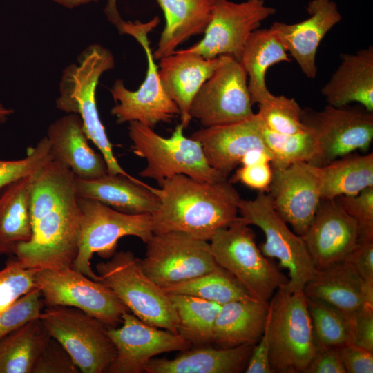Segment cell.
<instances>
[{"label": "cell", "mask_w": 373, "mask_h": 373, "mask_svg": "<svg viewBox=\"0 0 373 373\" xmlns=\"http://www.w3.org/2000/svg\"><path fill=\"white\" fill-rule=\"evenodd\" d=\"M75 180L68 167L54 160L33 176L30 194L32 237L13 254L23 267L42 269L73 266L82 216Z\"/></svg>", "instance_id": "1"}, {"label": "cell", "mask_w": 373, "mask_h": 373, "mask_svg": "<svg viewBox=\"0 0 373 373\" xmlns=\"http://www.w3.org/2000/svg\"><path fill=\"white\" fill-rule=\"evenodd\" d=\"M152 191L160 199L152 213L153 234L182 232L209 241L238 218L241 198L230 180L207 182L178 174Z\"/></svg>", "instance_id": "2"}, {"label": "cell", "mask_w": 373, "mask_h": 373, "mask_svg": "<svg viewBox=\"0 0 373 373\" xmlns=\"http://www.w3.org/2000/svg\"><path fill=\"white\" fill-rule=\"evenodd\" d=\"M114 66V57L108 48L99 44L88 46L78 57L77 63L63 70L56 106L66 113L80 116L89 140L98 148L106 161L108 173L135 179L115 157L97 106L96 90L99 79Z\"/></svg>", "instance_id": "3"}, {"label": "cell", "mask_w": 373, "mask_h": 373, "mask_svg": "<svg viewBox=\"0 0 373 373\" xmlns=\"http://www.w3.org/2000/svg\"><path fill=\"white\" fill-rule=\"evenodd\" d=\"M184 128L181 124H178L171 136L166 138L138 122H129L131 150L146 161L139 175L155 180L159 186L178 174L207 182L227 180L210 166L201 144L184 136Z\"/></svg>", "instance_id": "4"}, {"label": "cell", "mask_w": 373, "mask_h": 373, "mask_svg": "<svg viewBox=\"0 0 373 373\" xmlns=\"http://www.w3.org/2000/svg\"><path fill=\"white\" fill-rule=\"evenodd\" d=\"M267 322L274 372H304L316 345L303 291L279 288L269 300Z\"/></svg>", "instance_id": "5"}, {"label": "cell", "mask_w": 373, "mask_h": 373, "mask_svg": "<svg viewBox=\"0 0 373 373\" xmlns=\"http://www.w3.org/2000/svg\"><path fill=\"white\" fill-rule=\"evenodd\" d=\"M99 282L109 287L128 311L146 323L178 333L179 319L170 296L140 267L130 251H120L97 264Z\"/></svg>", "instance_id": "6"}, {"label": "cell", "mask_w": 373, "mask_h": 373, "mask_svg": "<svg viewBox=\"0 0 373 373\" xmlns=\"http://www.w3.org/2000/svg\"><path fill=\"white\" fill-rule=\"evenodd\" d=\"M216 263L229 272L256 300L269 302L288 283L260 251L249 225L236 220L209 241Z\"/></svg>", "instance_id": "7"}, {"label": "cell", "mask_w": 373, "mask_h": 373, "mask_svg": "<svg viewBox=\"0 0 373 373\" xmlns=\"http://www.w3.org/2000/svg\"><path fill=\"white\" fill-rule=\"evenodd\" d=\"M155 17L146 23L125 21L117 28L119 34L131 35L143 48L147 60L144 82L136 90L128 89L122 79H117L110 91L116 102L111 113L117 124L138 122L153 128L160 122H171L180 111L164 90L149 40V33L160 23Z\"/></svg>", "instance_id": "8"}, {"label": "cell", "mask_w": 373, "mask_h": 373, "mask_svg": "<svg viewBox=\"0 0 373 373\" xmlns=\"http://www.w3.org/2000/svg\"><path fill=\"white\" fill-rule=\"evenodd\" d=\"M78 200L82 216L78 251L72 267L98 281V275L91 268L93 254L111 258L118 240L128 236L137 237L146 244L153 235L151 216L121 212L95 200Z\"/></svg>", "instance_id": "9"}, {"label": "cell", "mask_w": 373, "mask_h": 373, "mask_svg": "<svg viewBox=\"0 0 373 373\" xmlns=\"http://www.w3.org/2000/svg\"><path fill=\"white\" fill-rule=\"evenodd\" d=\"M239 218L247 225H255L265 234L260 251L267 258H275L289 272L284 286L288 291L303 290L316 269L302 236L291 231L274 209L266 192L259 191L254 200H240Z\"/></svg>", "instance_id": "10"}, {"label": "cell", "mask_w": 373, "mask_h": 373, "mask_svg": "<svg viewBox=\"0 0 373 373\" xmlns=\"http://www.w3.org/2000/svg\"><path fill=\"white\" fill-rule=\"evenodd\" d=\"M39 319L68 353L80 372H106L116 348L99 320L71 307H46Z\"/></svg>", "instance_id": "11"}, {"label": "cell", "mask_w": 373, "mask_h": 373, "mask_svg": "<svg viewBox=\"0 0 373 373\" xmlns=\"http://www.w3.org/2000/svg\"><path fill=\"white\" fill-rule=\"evenodd\" d=\"M35 282L46 307L79 309L108 329L120 325L127 307L106 285L73 267L37 269Z\"/></svg>", "instance_id": "12"}, {"label": "cell", "mask_w": 373, "mask_h": 373, "mask_svg": "<svg viewBox=\"0 0 373 373\" xmlns=\"http://www.w3.org/2000/svg\"><path fill=\"white\" fill-rule=\"evenodd\" d=\"M302 122L316 139L318 152L310 164L318 167L358 151L365 152L373 140V112L361 105L303 108Z\"/></svg>", "instance_id": "13"}, {"label": "cell", "mask_w": 373, "mask_h": 373, "mask_svg": "<svg viewBox=\"0 0 373 373\" xmlns=\"http://www.w3.org/2000/svg\"><path fill=\"white\" fill-rule=\"evenodd\" d=\"M145 256L139 259L144 273L162 289L216 269L209 242L182 232L153 234Z\"/></svg>", "instance_id": "14"}, {"label": "cell", "mask_w": 373, "mask_h": 373, "mask_svg": "<svg viewBox=\"0 0 373 373\" xmlns=\"http://www.w3.org/2000/svg\"><path fill=\"white\" fill-rule=\"evenodd\" d=\"M276 12L274 8L265 5V0H247L241 3L215 0L204 37L188 48L177 50L208 59L227 55L240 62L250 35Z\"/></svg>", "instance_id": "15"}, {"label": "cell", "mask_w": 373, "mask_h": 373, "mask_svg": "<svg viewBox=\"0 0 373 373\" xmlns=\"http://www.w3.org/2000/svg\"><path fill=\"white\" fill-rule=\"evenodd\" d=\"M247 76L241 64L228 55L202 84L190 108L203 128L239 122L252 116Z\"/></svg>", "instance_id": "16"}, {"label": "cell", "mask_w": 373, "mask_h": 373, "mask_svg": "<svg viewBox=\"0 0 373 373\" xmlns=\"http://www.w3.org/2000/svg\"><path fill=\"white\" fill-rule=\"evenodd\" d=\"M149 325L136 316L125 312L121 325L107 329L116 348V356L108 373H142L155 356L191 348L180 334Z\"/></svg>", "instance_id": "17"}, {"label": "cell", "mask_w": 373, "mask_h": 373, "mask_svg": "<svg viewBox=\"0 0 373 373\" xmlns=\"http://www.w3.org/2000/svg\"><path fill=\"white\" fill-rule=\"evenodd\" d=\"M272 170L267 192L272 206L293 231L303 236L321 200L319 167L299 162Z\"/></svg>", "instance_id": "18"}, {"label": "cell", "mask_w": 373, "mask_h": 373, "mask_svg": "<svg viewBox=\"0 0 373 373\" xmlns=\"http://www.w3.org/2000/svg\"><path fill=\"white\" fill-rule=\"evenodd\" d=\"M302 238L316 269L346 260L361 240L356 221L335 200L323 198Z\"/></svg>", "instance_id": "19"}, {"label": "cell", "mask_w": 373, "mask_h": 373, "mask_svg": "<svg viewBox=\"0 0 373 373\" xmlns=\"http://www.w3.org/2000/svg\"><path fill=\"white\" fill-rule=\"evenodd\" d=\"M190 137L201 144L210 166L226 178L249 151L271 153L264 142L262 122L258 113L239 122L202 128Z\"/></svg>", "instance_id": "20"}, {"label": "cell", "mask_w": 373, "mask_h": 373, "mask_svg": "<svg viewBox=\"0 0 373 373\" xmlns=\"http://www.w3.org/2000/svg\"><path fill=\"white\" fill-rule=\"evenodd\" d=\"M307 10L309 17L300 22L289 24L276 21L270 28L296 61L303 74L314 79L318 70L316 56L318 46L342 17L332 0H312Z\"/></svg>", "instance_id": "21"}, {"label": "cell", "mask_w": 373, "mask_h": 373, "mask_svg": "<svg viewBox=\"0 0 373 373\" xmlns=\"http://www.w3.org/2000/svg\"><path fill=\"white\" fill-rule=\"evenodd\" d=\"M227 55L204 58L194 53L177 50L160 59L158 68L162 86L177 105L181 124L186 128L192 119L190 108L202 84L226 59Z\"/></svg>", "instance_id": "22"}, {"label": "cell", "mask_w": 373, "mask_h": 373, "mask_svg": "<svg viewBox=\"0 0 373 373\" xmlns=\"http://www.w3.org/2000/svg\"><path fill=\"white\" fill-rule=\"evenodd\" d=\"M46 137L53 160L68 167L76 178L90 180L108 173L103 155L88 144L79 115L66 113L56 119L48 126Z\"/></svg>", "instance_id": "23"}, {"label": "cell", "mask_w": 373, "mask_h": 373, "mask_svg": "<svg viewBox=\"0 0 373 373\" xmlns=\"http://www.w3.org/2000/svg\"><path fill=\"white\" fill-rule=\"evenodd\" d=\"M303 291L307 298L352 316L365 306L373 307V283L364 282L347 261L316 269Z\"/></svg>", "instance_id": "24"}, {"label": "cell", "mask_w": 373, "mask_h": 373, "mask_svg": "<svg viewBox=\"0 0 373 373\" xmlns=\"http://www.w3.org/2000/svg\"><path fill=\"white\" fill-rule=\"evenodd\" d=\"M75 184L79 198L99 201L124 213L151 215L160 205L152 186L120 174L106 173L90 180L75 177Z\"/></svg>", "instance_id": "25"}, {"label": "cell", "mask_w": 373, "mask_h": 373, "mask_svg": "<svg viewBox=\"0 0 373 373\" xmlns=\"http://www.w3.org/2000/svg\"><path fill=\"white\" fill-rule=\"evenodd\" d=\"M341 63L321 89L328 105L339 107L352 102L373 112V47L341 55Z\"/></svg>", "instance_id": "26"}, {"label": "cell", "mask_w": 373, "mask_h": 373, "mask_svg": "<svg viewBox=\"0 0 373 373\" xmlns=\"http://www.w3.org/2000/svg\"><path fill=\"white\" fill-rule=\"evenodd\" d=\"M255 345L229 348L196 347L174 358H152L146 373H238L245 370Z\"/></svg>", "instance_id": "27"}, {"label": "cell", "mask_w": 373, "mask_h": 373, "mask_svg": "<svg viewBox=\"0 0 373 373\" xmlns=\"http://www.w3.org/2000/svg\"><path fill=\"white\" fill-rule=\"evenodd\" d=\"M165 25L153 56L171 55L190 37L204 34L211 20L215 0H157Z\"/></svg>", "instance_id": "28"}, {"label": "cell", "mask_w": 373, "mask_h": 373, "mask_svg": "<svg viewBox=\"0 0 373 373\" xmlns=\"http://www.w3.org/2000/svg\"><path fill=\"white\" fill-rule=\"evenodd\" d=\"M269 302L235 300L221 305L213 331V343L229 348L256 345L265 327Z\"/></svg>", "instance_id": "29"}, {"label": "cell", "mask_w": 373, "mask_h": 373, "mask_svg": "<svg viewBox=\"0 0 373 373\" xmlns=\"http://www.w3.org/2000/svg\"><path fill=\"white\" fill-rule=\"evenodd\" d=\"M34 175L0 190V256L13 254L18 245L32 237L30 194Z\"/></svg>", "instance_id": "30"}, {"label": "cell", "mask_w": 373, "mask_h": 373, "mask_svg": "<svg viewBox=\"0 0 373 373\" xmlns=\"http://www.w3.org/2000/svg\"><path fill=\"white\" fill-rule=\"evenodd\" d=\"M290 59L287 51L271 29H257L247 40L240 63L245 69L253 104H260L271 94L266 84L269 67Z\"/></svg>", "instance_id": "31"}, {"label": "cell", "mask_w": 373, "mask_h": 373, "mask_svg": "<svg viewBox=\"0 0 373 373\" xmlns=\"http://www.w3.org/2000/svg\"><path fill=\"white\" fill-rule=\"evenodd\" d=\"M321 198L355 195L373 186V153H350L319 167Z\"/></svg>", "instance_id": "32"}, {"label": "cell", "mask_w": 373, "mask_h": 373, "mask_svg": "<svg viewBox=\"0 0 373 373\" xmlns=\"http://www.w3.org/2000/svg\"><path fill=\"white\" fill-rule=\"evenodd\" d=\"M51 336L39 318L0 339V373H32Z\"/></svg>", "instance_id": "33"}, {"label": "cell", "mask_w": 373, "mask_h": 373, "mask_svg": "<svg viewBox=\"0 0 373 373\" xmlns=\"http://www.w3.org/2000/svg\"><path fill=\"white\" fill-rule=\"evenodd\" d=\"M169 295L179 319L178 334L192 346L213 343L215 322L221 305L191 296Z\"/></svg>", "instance_id": "34"}, {"label": "cell", "mask_w": 373, "mask_h": 373, "mask_svg": "<svg viewBox=\"0 0 373 373\" xmlns=\"http://www.w3.org/2000/svg\"><path fill=\"white\" fill-rule=\"evenodd\" d=\"M163 289L168 294L194 296L220 305L235 300L254 299L229 272L219 265L209 272Z\"/></svg>", "instance_id": "35"}, {"label": "cell", "mask_w": 373, "mask_h": 373, "mask_svg": "<svg viewBox=\"0 0 373 373\" xmlns=\"http://www.w3.org/2000/svg\"><path fill=\"white\" fill-rule=\"evenodd\" d=\"M307 303L316 344L337 349L354 344V316L319 300Z\"/></svg>", "instance_id": "36"}, {"label": "cell", "mask_w": 373, "mask_h": 373, "mask_svg": "<svg viewBox=\"0 0 373 373\" xmlns=\"http://www.w3.org/2000/svg\"><path fill=\"white\" fill-rule=\"evenodd\" d=\"M262 136L273 156L272 168H283L299 162L310 164L318 152L316 139L309 129L294 134H283L268 129L262 123Z\"/></svg>", "instance_id": "37"}, {"label": "cell", "mask_w": 373, "mask_h": 373, "mask_svg": "<svg viewBox=\"0 0 373 373\" xmlns=\"http://www.w3.org/2000/svg\"><path fill=\"white\" fill-rule=\"evenodd\" d=\"M258 107L264 126L274 132L294 134L307 130L302 122L303 108L294 98L271 93Z\"/></svg>", "instance_id": "38"}, {"label": "cell", "mask_w": 373, "mask_h": 373, "mask_svg": "<svg viewBox=\"0 0 373 373\" xmlns=\"http://www.w3.org/2000/svg\"><path fill=\"white\" fill-rule=\"evenodd\" d=\"M52 160L50 144L46 136L29 150L24 158L0 160V190L18 180L35 175Z\"/></svg>", "instance_id": "39"}, {"label": "cell", "mask_w": 373, "mask_h": 373, "mask_svg": "<svg viewBox=\"0 0 373 373\" xmlns=\"http://www.w3.org/2000/svg\"><path fill=\"white\" fill-rule=\"evenodd\" d=\"M42 294L35 287L0 312V339L30 321L39 318L44 307Z\"/></svg>", "instance_id": "40"}, {"label": "cell", "mask_w": 373, "mask_h": 373, "mask_svg": "<svg viewBox=\"0 0 373 373\" xmlns=\"http://www.w3.org/2000/svg\"><path fill=\"white\" fill-rule=\"evenodd\" d=\"M36 271L23 267L15 258L0 270V312L37 287Z\"/></svg>", "instance_id": "41"}, {"label": "cell", "mask_w": 373, "mask_h": 373, "mask_svg": "<svg viewBox=\"0 0 373 373\" xmlns=\"http://www.w3.org/2000/svg\"><path fill=\"white\" fill-rule=\"evenodd\" d=\"M336 202L357 222L361 240H373V186L355 195L339 196Z\"/></svg>", "instance_id": "42"}, {"label": "cell", "mask_w": 373, "mask_h": 373, "mask_svg": "<svg viewBox=\"0 0 373 373\" xmlns=\"http://www.w3.org/2000/svg\"><path fill=\"white\" fill-rule=\"evenodd\" d=\"M73 359L52 337L39 356L32 373H79Z\"/></svg>", "instance_id": "43"}, {"label": "cell", "mask_w": 373, "mask_h": 373, "mask_svg": "<svg viewBox=\"0 0 373 373\" xmlns=\"http://www.w3.org/2000/svg\"><path fill=\"white\" fill-rule=\"evenodd\" d=\"M273 176L271 162H261L241 165L233 174L231 182H240L260 192H267Z\"/></svg>", "instance_id": "44"}, {"label": "cell", "mask_w": 373, "mask_h": 373, "mask_svg": "<svg viewBox=\"0 0 373 373\" xmlns=\"http://www.w3.org/2000/svg\"><path fill=\"white\" fill-rule=\"evenodd\" d=\"M316 345V352L304 373H346L337 348Z\"/></svg>", "instance_id": "45"}, {"label": "cell", "mask_w": 373, "mask_h": 373, "mask_svg": "<svg viewBox=\"0 0 373 373\" xmlns=\"http://www.w3.org/2000/svg\"><path fill=\"white\" fill-rule=\"evenodd\" d=\"M346 372L372 373L373 352L354 344L338 348Z\"/></svg>", "instance_id": "46"}, {"label": "cell", "mask_w": 373, "mask_h": 373, "mask_svg": "<svg viewBox=\"0 0 373 373\" xmlns=\"http://www.w3.org/2000/svg\"><path fill=\"white\" fill-rule=\"evenodd\" d=\"M345 261L353 266L364 282L373 283V240H361Z\"/></svg>", "instance_id": "47"}, {"label": "cell", "mask_w": 373, "mask_h": 373, "mask_svg": "<svg viewBox=\"0 0 373 373\" xmlns=\"http://www.w3.org/2000/svg\"><path fill=\"white\" fill-rule=\"evenodd\" d=\"M269 337L267 317L264 332L259 341L254 347L245 372L246 373H274L269 363Z\"/></svg>", "instance_id": "48"}, {"label": "cell", "mask_w": 373, "mask_h": 373, "mask_svg": "<svg viewBox=\"0 0 373 373\" xmlns=\"http://www.w3.org/2000/svg\"><path fill=\"white\" fill-rule=\"evenodd\" d=\"M354 344L373 352V307H363L354 315Z\"/></svg>", "instance_id": "49"}, {"label": "cell", "mask_w": 373, "mask_h": 373, "mask_svg": "<svg viewBox=\"0 0 373 373\" xmlns=\"http://www.w3.org/2000/svg\"><path fill=\"white\" fill-rule=\"evenodd\" d=\"M104 13L108 21L114 25L117 28L119 27L124 21L117 10V0H107L104 8Z\"/></svg>", "instance_id": "50"}, {"label": "cell", "mask_w": 373, "mask_h": 373, "mask_svg": "<svg viewBox=\"0 0 373 373\" xmlns=\"http://www.w3.org/2000/svg\"><path fill=\"white\" fill-rule=\"evenodd\" d=\"M52 1L66 8L72 9L90 3H96L99 0H51Z\"/></svg>", "instance_id": "51"}, {"label": "cell", "mask_w": 373, "mask_h": 373, "mask_svg": "<svg viewBox=\"0 0 373 373\" xmlns=\"http://www.w3.org/2000/svg\"><path fill=\"white\" fill-rule=\"evenodd\" d=\"M14 113L12 108L5 107L0 102V123H3Z\"/></svg>", "instance_id": "52"}]
</instances>
